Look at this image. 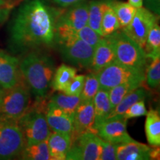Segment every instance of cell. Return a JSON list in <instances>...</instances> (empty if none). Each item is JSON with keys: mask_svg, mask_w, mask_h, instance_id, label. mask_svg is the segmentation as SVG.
Wrapping results in <instances>:
<instances>
[{"mask_svg": "<svg viewBox=\"0 0 160 160\" xmlns=\"http://www.w3.org/2000/svg\"><path fill=\"white\" fill-rule=\"evenodd\" d=\"M58 13L43 0H25L10 26L8 45L12 53L24 55L54 46Z\"/></svg>", "mask_w": 160, "mask_h": 160, "instance_id": "6da1fadb", "label": "cell"}, {"mask_svg": "<svg viewBox=\"0 0 160 160\" xmlns=\"http://www.w3.org/2000/svg\"><path fill=\"white\" fill-rule=\"evenodd\" d=\"M19 60L21 77L37 99H45L51 88L56 70L54 62L43 52L33 51Z\"/></svg>", "mask_w": 160, "mask_h": 160, "instance_id": "7a4b0ae2", "label": "cell"}, {"mask_svg": "<svg viewBox=\"0 0 160 160\" xmlns=\"http://www.w3.org/2000/svg\"><path fill=\"white\" fill-rule=\"evenodd\" d=\"M46 107L44 99H37L17 121L22 132L25 145L46 141L49 137L51 131L46 120Z\"/></svg>", "mask_w": 160, "mask_h": 160, "instance_id": "3957f363", "label": "cell"}, {"mask_svg": "<svg viewBox=\"0 0 160 160\" xmlns=\"http://www.w3.org/2000/svg\"><path fill=\"white\" fill-rule=\"evenodd\" d=\"M31 91L22 78L15 86L4 89L0 95V117L18 121L31 106Z\"/></svg>", "mask_w": 160, "mask_h": 160, "instance_id": "277c9868", "label": "cell"}, {"mask_svg": "<svg viewBox=\"0 0 160 160\" xmlns=\"http://www.w3.org/2000/svg\"><path fill=\"white\" fill-rule=\"evenodd\" d=\"M108 37L114 47L116 60L118 62L132 68L145 71L148 58L141 46L122 31L118 30Z\"/></svg>", "mask_w": 160, "mask_h": 160, "instance_id": "5b68a950", "label": "cell"}, {"mask_svg": "<svg viewBox=\"0 0 160 160\" xmlns=\"http://www.w3.org/2000/svg\"><path fill=\"white\" fill-rule=\"evenodd\" d=\"M68 8L67 11L58 13L56 19V43L74 37L76 32L88 24V2H82Z\"/></svg>", "mask_w": 160, "mask_h": 160, "instance_id": "8992f818", "label": "cell"}, {"mask_svg": "<svg viewBox=\"0 0 160 160\" xmlns=\"http://www.w3.org/2000/svg\"><path fill=\"white\" fill-rule=\"evenodd\" d=\"M25 142L17 121L0 117V160L19 157Z\"/></svg>", "mask_w": 160, "mask_h": 160, "instance_id": "52a82bcc", "label": "cell"}, {"mask_svg": "<svg viewBox=\"0 0 160 160\" xmlns=\"http://www.w3.org/2000/svg\"><path fill=\"white\" fill-rule=\"evenodd\" d=\"M97 73L100 88L108 91L128 82L145 80V71L129 68L118 62L117 60Z\"/></svg>", "mask_w": 160, "mask_h": 160, "instance_id": "ba28073f", "label": "cell"}, {"mask_svg": "<svg viewBox=\"0 0 160 160\" xmlns=\"http://www.w3.org/2000/svg\"><path fill=\"white\" fill-rule=\"evenodd\" d=\"M56 45H58L65 61L78 67L90 68L94 47L79 39L77 36L57 42Z\"/></svg>", "mask_w": 160, "mask_h": 160, "instance_id": "9c48e42d", "label": "cell"}, {"mask_svg": "<svg viewBox=\"0 0 160 160\" xmlns=\"http://www.w3.org/2000/svg\"><path fill=\"white\" fill-rule=\"evenodd\" d=\"M101 152V138L93 132L87 131L72 141L66 159L99 160Z\"/></svg>", "mask_w": 160, "mask_h": 160, "instance_id": "30bf717a", "label": "cell"}, {"mask_svg": "<svg viewBox=\"0 0 160 160\" xmlns=\"http://www.w3.org/2000/svg\"><path fill=\"white\" fill-rule=\"evenodd\" d=\"M158 15L146 8H139L137 9L134 17L129 25L122 31L143 48L150 30L155 23L158 22Z\"/></svg>", "mask_w": 160, "mask_h": 160, "instance_id": "8fae6325", "label": "cell"}, {"mask_svg": "<svg viewBox=\"0 0 160 160\" xmlns=\"http://www.w3.org/2000/svg\"><path fill=\"white\" fill-rule=\"evenodd\" d=\"M127 119L116 117L105 120L96 129L98 137L104 141L119 144L133 139L127 131Z\"/></svg>", "mask_w": 160, "mask_h": 160, "instance_id": "7c38bea8", "label": "cell"}, {"mask_svg": "<svg viewBox=\"0 0 160 160\" xmlns=\"http://www.w3.org/2000/svg\"><path fill=\"white\" fill-rule=\"evenodd\" d=\"M159 147H149L134 139L117 144V160H149L159 157Z\"/></svg>", "mask_w": 160, "mask_h": 160, "instance_id": "4fadbf2b", "label": "cell"}, {"mask_svg": "<svg viewBox=\"0 0 160 160\" xmlns=\"http://www.w3.org/2000/svg\"><path fill=\"white\" fill-rule=\"evenodd\" d=\"M94 124V108L93 102L81 101L75 110L73 117V133L71 140L73 141L85 132L92 131L97 133L93 129Z\"/></svg>", "mask_w": 160, "mask_h": 160, "instance_id": "5bb4252c", "label": "cell"}, {"mask_svg": "<svg viewBox=\"0 0 160 160\" xmlns=\"http://www.w3.org/2000/svg\"><path fill=\"white\" fill-rule=\"evenodd\" d=\"M22 79L19 59L7 52L0 51V86L8 89Z\"/></svg>", "mask_w": 160, "mask_h": 160, "instance_id": "9a60e30c", "label": "cell"}, {"mask_svg": "<svg viewBox=\"0 0 160 160\" xmlns=\"http://www.w3.org/2000/svg\"><path fill=\"white\" fill-rule=\"evenodd\" d=\"M45 117L48 125L53 132L71 136L73 128V117L51 101L47 104Z\"/></svg>", "mask_w": 160, "mask_h": 160, "instance_id": "2e32d148", "label": "cell"}, {"mask_svg": "<svg viewBox=\"0 0 160 160\" xmlns=\"http://www.w3.org/2000/svg\"><path fill=\"white\" fill-rule=\"evenodd\" d=\"M116 60L115 50L108 37H103L94 47L90 68L94 73L107 67Z\"/></svg>", "mask_w": 160, "mask_h": 160, "instance_id": "e0dca14e", "label": "cell"}, {"mask_svg": "<svg viewBox=\"0 0 160 160\" xmlns=\"http://www.w3.org/2000/svg\"><path fill=\"white\" fill-rule=\"evenodd\" d=\"M47 143L51 159H66V156L71 147V136L53 132L48 137Z\"/></svg>", "mask_w": 160, "mask_h": 160, "instance_id": "ac0fdd59", "label": "cell"}, {"mask_svg": "<svg viewBox=\"0 0 160 160\" xmlns=\"http://www.w3.org/2000/svg\"><path fill=\"white\" fill-rule=\"evenodd\" d=\"M94 108V124L93 129L97 133V128L107 119L112 111L108 91L99 88L93 99Z\"/></svg>", "mask_w": 160, "mask_h": 160, "instance_id": "d6986e66", "label": "cell"}, {"mask_svg": "<svg viewBox=\"0 0 160 160\" xmlns=\"http://www.w3.org/2000/svg\"><path fill=\"white\" fill-rule=\"evenodd\" d=\"M145 133L151 147L158 148L160 145V115L159 112L151 109L146 114Z\"/></svg>", "mask_w": 160, "mask_h": 160, "instance_id": "ffe728a7", "label": "cell"}, {"mask_svg": "<svg viewBox=\"0 0 160 160\" xmlns=\"http://www.w3.org/2000/svg\"><path fill=\"white\" fill-rule=\"evenodd\" d=\"M77 74V69L71 66L62 64L55 70L51 82V88L53 91L63 92L72 79Z\"/></svg>", "mask_w": 160, "mask_h": 160, "instance_id": "44dd1931", "label": "cell"}, {"mask_svg": "<svg viewBox=\"0 0 160 160\" xmlns=\"http://www.w3.org/2000/svg\"><path fill=\"white\" fill-rule=\"evenodd\" d=\"M146 91L142 88L139 87L137 89L133 90L128 94H127L123 98L117 105L113 108L108 117L106 119H111L116 117H122L125 112L127 111L129 107L134 104L136 102L139 100L145 99L146 97ZM105 119V120H106Z\"/></svg>", "mask_w": 160, "mask_h": 160, "instance_id": "7402d4cb", "label": "cell"}, {"mask_svg": "<svg viewBox=\"0 0 160 160\" xmlns=\"http://www.w3.org/2000/svg\"><path fill=\"white\" fill-rule=\"evenodd\" d=\"M21 159L49 160L51 159L48 147L47 140L37 143L25 145L20 153Z\"/></svg>", "mask_w": 160, "mask_h": 160, "instance_id": "603a6c76", "label": "cell"}, {"mask_svg": "<svg viewBox=\"0 0 160 160\" xmlns=\"http://www.w3.org/2000/svg\"><path fill=\"white\" fill-rule=\"evenodd\" d=\"M120 29L117 17L111 5V0H105L102 18L101 22V31L102 37H108Z\"/></svg>", "mask_w": 160, "mask_h": 160, "instance_id": "cb8c5ba5", "label": "cell"}, {"mask_svg": "<svg viewBox=\"0 0 160 160\" xmlns=\"http://www.w3.org/2000/svg\"><path fill=\"white\" fill-rule=\"evenodd\" d=\"M105 5V0H91L88 2V17L87 25L101 36V22Z\"/></svg>", "mask_w": 160, "mask_h": 160, "instance_id": "d4e9b609", "label": "cell"}, {"mask_svg": "<svg viewBox=\"0 0 160 160\" xmlns=\"http://www.w3.org/2000/svg\"><path fill=\"white\" fill-rule=\"evenodd\" d=\"M111 5L114 10L119 21L120 28H124L128 26L134 17L137 9L128 2L117 1V0H111Z\"/></svg>", "mask_w": 160, "mask_h": 160, "instance_id": "484cf974", "label": "cell"}, {"mask_svg": "<svg viewBox=\"0 0 160 160\" xmlns=\"http://www.w3.org/2000/svg\"><path fill=\"white\" fill-rule=\"evenodd\" d=\"M143 49L148 59L160 57V27L158 22L150 30Z\"/></svg>", "mask_w": 160, "mask_h": 160, "instance_id": "4316f807", "label": "cell"}, {"mask_svg": "<svg viewBox=\"0 0 160 160\" xmlns=\"http://www.w3.org/2000/svg\"><path fill=\"white\" fill-rule=\"evenodd\" d=\"M143 82H144L141 81L128 82L115 86L108 90L109 99L111 104L112 110L126 95L128 94L133 90L137 89V88L140 87Z\"/></svg>", "mask_w": 160, "mask_h": 160, "instance_id": "83f0119b", "label": "cell"}, {"mask_svg": "<svg viewBox=\"0 0 160 160\" xmlns=\"http://www.w3.org/2000/svg\"><path fill=\"white\" fill-rule=\"evenodd\" d=\"M50 101L73 117L75 110L81 102V98L80 96H70L59 93L51 97Z\"/></svg>", "mask_w": 160, "mask_h": 160, "instance_id": "f1b7e54d", "label": "cell"}, {"mask_svg": "<svg viewBox=\"0 0 160 160\" xmlns=\"http://www.w3.org/2000/svg\"><path fill=\"white\" fill-rule=\"evenodd\" d=\"M100 88L97 73L92 72L85 76L82 91L80 93L81 101H92Z\"/></svg>", "mask_w": 160, "mask_h": 160, "instance_id": "f546056e", "label": "cell"}, {"mask_svg": "<svg viewBox=\"0 0 160 160\" xmlns=\"http://www.w3.org/2000/svg\"><path fill=\"white\" fill-rule=\"evenodd\" d=\"M147 84L151 88H156L160 83V57L152 59L145 76Z\"/></svg>", "mask_w": 160, "mask_h": 160, "instance_id": "4dcf8cb0", "label": "cell"}, {"mask_svg": "<svg viewBox=\"0 0 160 160\" xmlns=\"http://www.w3.org/2000/svg\"><path fill=\"white\" fill-rule=\"evenodd\" d=\"M76 36L79 39L83 40L86 43L93 46V47H95L99 42V40L103 37L91 28L88 25L80 29L79 31L76 32Z\"/></svg>", "mask_w": 160, "mask_h": 160, "instance_id": "1f68e13d", "label": "cell"}, {"mask_svg": "<svg viewBox=\"0 0 160 160\" xmlns=\"http://www.w3.org/2000/svg\"><path fill=\"white\" fill-rule=\"evenodd\" d=\"M147 113L148 111L145 108V99H142L136 102L131 107H129L122 117L128 120L132 119V118H137L146 116Z\"/></svg>", "mask_w": 160, "mask_h": 160, "instance_id": "d6a6232c", "label": "cell"}, {"mask_svg": "<svg viewBox=\"0 0 160 160\" xmlns=\"http://www.w3.org/2000/svg\"><path fill=\"white\" fill-rule=\"evenodd\" d=\"M85 78V75L76 74L65 91L62 93L70 96H79L82 91Z\"/></svg>", "mask_w": 160, "mask_h": 160, "instance_id": "836d02e7", "label": "cell"}, {"mask_svg": "<svg viewBox=\"0 0 160 160\" xmlns=\"http://www.w3.org/2000/svg\"><path fill=\"white\" fill-rule=\"evenodd\" d=\"M117 159V144H113L102 139V152L99 160Z\"/></svg>", "mask_w": 160, "mask_h": 160, "instance_id": "e575fe53", "label": "cell"}, {"mask_svg": "<svg viewBox=\"0 0 160 160\" xmlns=\"http://www.w3.org/2000/svg\"><path fill=\"white\" fill-rule=\"evenodd\" d=\"M14 6V4L9 0H0V26L8 19Z\"/></svg>", "mask_w": 160, "mask_h": 160, "instance_id": "d590c367", "label": "cell"}, {"mask_svg": "<svg viewBox=\"0 0 160 160\" xmlns=\"http://www.w3.org/2000/svg\"><path fill=\"white\" fill-rule=\"evenodd\" d=\"M145 7L153 13L159 16L160 13V0H145Z\"/></svg>", "mask_w": 160, "mask_h": 160, "instance_id": "8d00e7d4", "label": "cell"}, {"mask_svg": "<svg viewBox=\"0 0 160 160\" xmlns=\"http://www.w3.org/2000/svg\"><path fill=\"white\" fill-rule=\"evenodd\" d=\"M55 4H57L62 8H68L75 4L87 1V0H52Z\"/></svg>", "mask_w": 160, "mask_h": 160, "instance_id": "74e56055", "label": "cell"}, {"mask_svg": "<svg viewBox=\"0 0 160 160\" xmlns=\"http://www.w3.org/2000/svg\"><path fill=\"white\" fill-rule=\"evenodd\" d=\"M128 3L135 7L136 8H139L143 7L144 0H128Z\"/></svg>", "mask_w": 160, "mask_h": 160, "instance_id": "f35d334b", "label": "cell"}, {"mask_svg": "<svg viewBox=\"0 0 160 160\" xmlns=\"http://www.w3.org/2000/svg\"><path fill=\"white\" fill-rule=\"evenodd\" d=\"M9 1H11V2H13V4H14V5H16V4H17L18 2L22 1V0H9Z\"/></svg>", "mask_w": 160, "mask_h": 160, "instance_id": "ab89813d", "label": "cell"}, {"mask_svg": "<svg viewBox=\"0 0 160 160\" xmlns=\"http://www.w3.org/2000/svg\"><path fill=\"white\" fill-rule=\"evenodd\" d=\"M4 91V89L2 88L1 87V86H0V95H1V93H2V91Z\"/></svg>", "mask_w": 160, "mask_h": 160, "instance_id": "60d3db41", "label": "cell"}]
</instances>
